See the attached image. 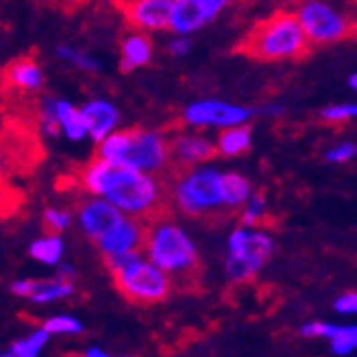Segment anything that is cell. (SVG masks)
Returning a JSON list of instances; mask_svg holds the SVG:
<instances>
[{
  "label": "cell",
  "mask_w": 357,
  "mask_h": 357,
  "mask_svg": "<svg viewBox=\"0 0 357 357\" xmlns=\"http://www.w3.org/2000/svg\"><path fill=\"white\" fill-rule=\"evenodd\" d=\"M153 59V42L144 31H131L124 35L120 46V70L133 73L137 68H144Z\"/></svg>",
  "instance_id": "2e32d148"
},
{
  "label": "cell",
  "mask_w": 357,
  "mask_h": 357,
  "mask_svg": "<svg viewBox=\"0 0 357 357\" xmlns=\"http://www.w3.org/2000/svg\"><path fill=\"white\" fill-rule=\"evenodd\" d=\"M29 255L40 261L44 266H59L61 264V257H63V240H61V234H48L33 240L31 246H29Z\"/></svg>",
  "instance_id": "44dd1931"
},
{
  "label": "cell",
  "mask_w": 357,
  "mask_h": 357,
  "mask_svg": "<svg viewBox=\"0 0 357 357\" xmlns=\"http://www.w3.org/2000/svg\"><path fill=\"white\" fill-rule=\"evenodd\" d=\"M301 335L305 337H325L335 355H351L357 349V323L337 325V323H318L310 320L301 327Z\"/></svg>",
  "instance_id": "9a60e30c"
},
{
  "label": "cell",
  "mask_w": 357,
  "mask_h": 357,
  "mask_svg": "<svg viewBox=\"0 0 357 357\" xmlns=\"http://www.w3.org/2000/svg\"><path fill=\"white\" fill-rule=\"evenodd\" d=\"M55 112L61 127V135H66L70 142H83L85 137H89L81 107H75L66 98H55Z\"/></svg>",
  "instance_id": "d6986e66"
},
{
  "label": "cell",
  "mask_w": 357,
  "mask_h": 357,
  "mask_svg": "<svg viewBox=\"0 0 357 357\" xmlns=\"http://www.w3.org/2000/svg\"><path fill=\"white\" fill-rule=\"evenodd\" d=\"M81 114L87 127V135L92 142H96V144H100L107 135L118 131L120 112L112 100H105V98L87 100L81 105Z\"/></svg>",
  "instance_id": "5bb4252c"
},
{
  "label": "cell",
  "mask_w": 357,
  "mask_h": 357,
  "mask_svg": "<svg viewBox=\"0 0 357 357\" xmlns=\"http://www.w3.org/2000/svg\"><path fill=\"white\" fill-rule=\"evenodd\" d=\"M35 288H38V281H35V279H15L9 285L11 294L20 296V298H31Z\"/></svg>",
  "instance_id": "836d02e7"
},
{
  "label": "cell",
  "mask_w": 357,
  "mask_h": 357,
  "mask_svg": "<svg viewBox=\"0 0 357 357\" xmlns=\"http://www.w3.org/2000/svg\"><path fill=\"white\" fill-rule=\"evenodd\" d=\"M207 24L201 0H172L170 9V31L174 35H192Z\"/></svg>",
  "instance_id": "e0dca14e"
},
{
  "label": "cell",
  "mask_w": 357,
  "mask_h": 357,
  "mask_svg": "<svg viewBox=\"0 0 357 357\" xmlns=\"http://www.w3.org/2000/svg\"><path fill=\"white\" fill-rule=\"evenodd\" d=\"M85 194H96L112 201L124 216L151 220L162 213L166 190L159 174L142 172L124 164L96 157L85 164L77 176Z\"/></svg>",
  "instance_id": "6da1fadb"
},
{
  "label": "cell",
  "mask_w": 357,
  "mask_h": 357,
  "mask_svg": "<svg viewBox=\"0 0 357 357\" xmlns=\"http://www.w3.org/2000/svg\"><path fill=\"white\" fill-rule=\"evenodd\" d=\"M96 157L142 172L162 174L172 164L170 137L151 129H118L100 142Z\"/></svg>",
  "instance_id": "3957f363"
},
{
  "label": "cell",
  "mask_w": 357,
  "mask_h": 357,
  "mask_svg": "<svg viewBox=\"0 0 357 357\" xmlns=\"http://www.w3.org/2000/svg\"><path fill=\"white\" fill-rule=\"evenodd\" d=\"M122 357H133V355H122Z\"/></svg>",
  "instance_id": "ab89813d"
},
{
  "label": "cell",
  "mask_w": 357,
  "mask_h": 357,
  "mask_svg": "<svg viewBox=\"0 0 357 357\" xmlns=\"http://www.w3.org/2000/svg\"><path fill=\"white\" fill-rule=\"evenodd\" d=\"M124 218L127 216L112 201H107L96 194H85L77 207V225L83 231V236H87L94 242Z\"/></svg>",
  "instance_id": "30bf717a"
},
{
  "label": "cell",
  "mask_w": 357,
  "mask_h": 357,
  "mask_svg": "<svg viewBox=\"0 0 357 357\" xmlns=\"http://www.w3.org/2000/svg\"><path fill=\"white\" fill-rule=\"evenodd\" d=\"M50 333L46 331V327H38L29 331L26 335L17 337L15 342H11V347L7 351H3L0 357H40L42 349L46 347Z\"/></svg>",
  "instance_id": "603a6c76"
},
{
  "label": "cell",
  "mask_w": 357,
  "mask_h": 357,
  "mask_svg": "<svg viewBox=\"0 0 357 357\" xmlns=\"http://www.w3.org/2000/svg\"><path fill=\"white\" fill-rule=\"evenodd\" d=\"M73 225V213L61 207H48L44 211V227L50 231V234H63L66 229H70Z\"/></svg>",
  "instance_id": "f546056e"
},
{
  "label": "cell",
  "mask_w": 357,
  "mask_h": 357,
  "mask_svg": "<svg viewBox=\"0 0 357 357\" xmlns=\"http://www.w3.org/2000/svg\"><path fill=\"white\" fill-rule=\"evenodd\" d=\"M190 50H192V40L188 35H174L168 42V52L172 57H185Z\"/></svg>",
  "instance_id": "d6a6232c"
},
{
  "label": "cell",
  "mask_w": 357,
  "mask_h": 357,
  "mask_svg": "<svg viewBox=\"0 0 357 357\" xmlns=\"http://www.w3.org/2000/svg\"><path fill=\"white\" fill-rule=\"evenodd\" d=\"M46 331L50 335H79L83 333V325L81 320L70 316V314H57V316H50L46 323H44Z\"/></svg>",
  "instance_id": "83f0119b"
},
{
  "label": "cell",
  "mask_w": 357,
  "mask_h": 357,
  "mask_svg": "<svg viewBox=\"0 0 357 357\" xmlns=\"http://www.w3.org/2000/svg\"><path fill=\"white\" fill-rule=\"evenodd\" d=\"M170 196L174 207L192 218L227 209L225 172L207 164L188 168L174 178Z\"/></svg>",
  "instance_id": "8992f818"
},
{
  "label": "cell",
  "mask_w": 357,
  "mask_h": 357,
  "mask_svg": "<svg viewBox=\"0 0 357 357\" xmlns=\"http://www.w3.org/2000/svg\"><path fill=\"white\" fill-rule=\"evenodd\" d=\"M144 255L172 279L192 277L199 271V248L194 240L181 225L162 213L146 222Z\"/></svg>",
  "instance_id": "277c9868"
},
{
  "label": "cell",
  "mask_w": 357,
  "mask_h": 357,
  "mask_svg": "<svg viewBox=\"0 0 357 357\" xmlns=\"http://www.w3.org/2000/svg\"><path fill=\"white\" fill-rule=\"evenodd\" d=\"M325 122L329 124H340L349 120H357V102H340V105H329L320 114Z\"/></svg>",
  "instance_id": "f1b7e54d"
},
{
  "label": "cell",
  "mask_w": 357,
  "mask_h": 357,
  "mask_svg": "<svg viewBox=\"0 0 357 357\" xmlns=\"http://www.w3.org/2000/svg\"><path fill=\"white\" fill-rule=\"evenodd\" d=\"M231 3H236V0H201L203 11H205V15H207V22L216 20V17L227 9Z\"/></svg>",
  "instance_id": "e575fe53"
},
{
  "label": "cell",
  "mask_w": 357,
  "mask_h": 357,
  "mask_svg": "<svg viewBox=\"0 0 357 357\" xmlns=\"http://www.w3.org/2000/svg\"><path fill=\"white\" fill-rule=\"evenodd\" d=\"M55 57L70 63V66L79 68V70H85V73H98V70H100V61L94 55H89V52L70 46V44L57 46L55 48Z\"/></svg>",
  "instance_id": "d4e9b609"
},
{
  "label": "cell",
  "mask_w": 357,
  "mask_h": 357,
  "mask_svg": "<svg viewBox=\"0 0 357 357\" xmlns=\"http://www.w3.org/2000/svg\"><path fill=\"white\" fill-rule=\"evenodd\" d=\"M5 81L11 89L17 92H38L44 85V73L42 68L33 59H15L5 68Z\"/></svg>",
  "instance_id": "ac0fdd59"
},
{
  "label": "cell",
  "mask_w": 357,
  "mask_h": 357,
  "mask_svg": "<svg viewBox=\"0 0 357 357\" xmlns=\"http://www.w3.org/2000/svg\"><path fill=\"white\" fill-rule=\"evenodd\" d=\"M216 153H218L216 142L209 139L205 133L181 131L170 137V155L174 168L188 170L194 166L207 164Z\"/></svg>",
  "instance_id": "7c38bea8"
},
{
  "label": "cell",
  "mask_w": 357,
  "mask_h": 357,
  "mask_svg": "<svg viewBox=\"0 0 357 357\" xmlns=\"http://www.w3.org/2000/svg\"><path fill=\"white\" fill-rule=\"evenodd\" d=\"M57 268H59V271H57V277L68 279V281H75V277H77L75 266H70V264H59Z\"/></svg>",
  "instance_id": "8d00e7d4"
},
{
  "label": "cell",
  "mask_w": 357,
  "mask_h": 357,
  "mask_svg": "<svg viewBox=\"0 0 357 357\" xmlns=\"http://www.w3.org/2000/svg\"><path fill=\"white\" fill-rule=\"evenodd\" d=\"M251 129L246 124H238V127H229L220 131V135L216 137V149L222 157H240L251 149Z\"/></svg>",
  "instance_id": "ffe728a7"
},
{
  "label": "cell",
  "mask_w": 357,
  "mask_h": 357,
  "mask_svg": "<svg viewBox=\"0 0 357 357\" xmlns=\"http://www.w3.org/2000/svg\"><path fill=\"white\" fill-rule=\"evenodd\" d=\"M83 357H112V355L100 347H89V349H85Z\"/></svg>",
  "instance_id": "74e56055"
},
{
  "label": "cell",
  "mask_w": 357,
  "mask_h": 357,
  "mask_svg": "<svg viewBox=\"0 0 357 357\" xmlns=\"http://www.w3.org/2000/svg\"><path fill=\"white\" fill-rule=\"evenodd\" d=\"M275 253V240L259 227H238L229 234L225 273L231 281L244 283L257 277Z\"/></svg>",
  "instance_id": "52a82bcc"
},
{
  "label": "cell",
  "mask_w": 357,
  "mask_h": 357,
  "mask_svg": "<svg viewBox=\"0 0 357 357\" xmlns=\"http://www.w3.org/2000/svg\"><path fill=\"white\" fill-rule=\"evenodd\" d=\"M255 112L244 105L229 102L220 98H203L194 100L185 107L183 122L190 129H229L246 124Z\"/></svg>",
  "instance_id": "9c48e42d"
},
{
  "label": "cell",
  "mask_w": 357,
  "mask_h": 357,
  "mask_svg": "<svg viewBox=\"0 0 357 357\" xmlns=\"http://www.w3.org/2000/svg\"><path fill=\"white\" fill-rule=\"evenodd\" d=\"M310 48L312 42L294 9H279L264 17L238 44L240 52L259 61H294L305 57Z\"/></svg>",
  "instance_id": "7a4b0ae2"
},
{
  "label": "cell",
  "mask_w": 357,
  "mask_h": 357,
  "mask_svg": "<svg viewBox=\"0 0 357 357\" xmlns=\"http://www.w3.org/2000/svg\"><path fill=\"white\" fill-rule=\"evenodd\" d=\"M55 98L57 96H44L40 100L38 114H40V129L44 135L48 137H57L61 133L59 120H57V112H55Z\"/></svg>",
  "instance_id": "4316f807"
},
{
  "label": "cell",
  "mask_w": 357,
  "mask_h": 357,
  "mask_svg": "<svg viewBox=\"0 0 357 357\" xmlns=\"http://www.w3.org/2000/svg\"><path fill=\"white\" fill-rule=\"evenodd\" d=\"M105 264L114 277L116 288L133 303L151 305V303L164 301L172 290V277L151 261L144 251L124 253L105 257Z\"/></svg>",
  "instance_id": "5b68a950"
},
{
  "label": "cell",
  "mask_w": 357,
  "mask_h": 357,
  "mask_svg": "<svg viewBox=\"0 0 357 357\" xmlns=\"http://www.w3.org/2000/svg\"><path fill=\"white\" fill-rule=\"evenodd\" d=\"M268 216V203H266V196L255 192L251 199H248L240 211V220L246 227H259Z\"/></svg>",
  "instance_id": "484cf974"
},
{
  "label": "cell",
  "mask_w": 357,
  "mask_h": 357,
  "mask_svg": "<svg viewBox=\"0 0 357 357\" xmlns=\"http://www.w3.org/2000/svg\"><path fill=\"white\" fill-rule=\"evenodd\" d=\"M349 87L353 89V92H357V73H353V75L349 77Z\"/></svg>",
  "instance_id": "f35d334b"
},
{
  "label": "cell",
  "mask_w": 357,
  "mask_h": 357,
  "mask_svg": "<svg viewBox=\"0 0 357 357\" xmlns=\"http://www.w3.org/2000/svg\"><path fill=\"white\" fill-rule=\"evenodd\" d=\"M127 22L135 31H164L170 29L172 0H122Z\"/></svg>",
  "instance_id": "4fadbf2b"
},
{
  "label": "cell",
  "mask_w": 357,
  "mask_h": 357,
  "mask_svg": "<svg viewBox=\"0 0 357 357\" xmlns=\"http://www.w3.org/2000/svg\"><path fill=\"white\" fill-rule=\"evenodd\" d=\"M259 116H268V118H281L285 114V107L281 102H268L264 107H259V109L255 112Z\"/></svg>",
  "instance_id": "d590c367"
},
{
  "label": "cell",
  "mask_w": 357,
  "mask_h": 357,
  "mask_svg": "<svg viewBox=\"0 0 357 357\" xmlns=\"http://www.w3.org/2000/svg\"><path fill=\"white\" fill-rule=\"evenodd\" d=\"M255 192L251 181L240 172H225V203L227 209H242Z\"/></svg>",
  "instance_id": "cb8c5ba5"
},
{
  "label": "cell",
  "mask_w": 357,
  "mask_h": 357,
  "mask_svg": "<svg viewBox=\"0 0 357 357\" xmlns=\"http://www.w3.org/2000/svg\"><path fill=\"white\" fill-rule=\"evenodd\" d=\"M75 292V283L55 277V279H46V281H38V288H35L33 296L29 298L35 305H50L55 301H63L68 296H73Z\"/></svg>",
  "instance_id": "7402d4cb"
},
{
  "label": "cell",
  "mask_w": 357,
  "mask_h": 357,
  "mask_svg": "<svg viewBox=\"0 0 357 357\" xmlns=\"http://www.w3.org/2000/svg\"><path fill=\"white\" fill-rule=\"evenodd\" d=\"M144 242H146V222L127 216L114 229L107 231L102 238H98L96 246L102 257H114V255L144 251Z\"/></svg>",
  "instance_id": "8fae6325"
},
{
  "label": "cell",
  "mask_w": 357,
  "mask_h": 357,
  "mask_svg": "<svg viewBox=\"0 0 357 357\" xmlns=\"http://www.w3.org/2000/svg\"><path fill=\"white\" fill-rule=\"evenodd\" d=\"M294 11L312 46L335 44L357 33V17L342 7L331 5L329 0H305Z\"/></svg>",
  "instance_id": "ba28073f"
},
{
  "label": "cell",
  "mask_w": 357,
  "mask_h": 357,
  "mask_svg": "<svg viewBox=\"0 0 357 357\" xmlns=\"http://www.w3.org/2000/svg\"><path fill=\"white\" fill-rule=\"evenodd\" d=\"M357 155V146L353 142H342V144H335L325 153V159L329 164H347Z\"/></svg>",
  "instance_id": "4dcf8cb0"
},
{
  "label": "cell",
  "mask_w": 357,
  "mask_h": 357,
  "mask_svg": "<svg viewBox=\"0 0 357 357\" xmlns=\"http://www.w3.org/2000/svg\"><path fill=\"white\" fill-rule=\"evenodd\" d=\"M333 310L342 316H357V290L344 292L333 301Z\"/></svg>",
  "instance_id": "1f68e13d"
}]
</instances>
